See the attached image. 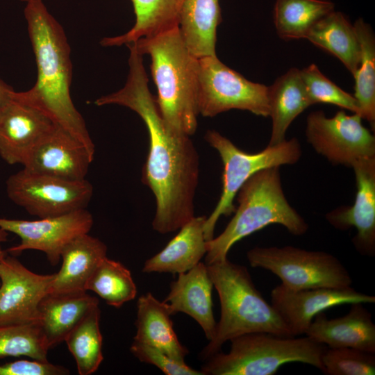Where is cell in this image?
Listing matches in <instances>:
<instances>
[{
  "label": "cell",
  "instance_id": "cell-25",
  "mask_svg": "<svg viewBox=\"0 0 375 375\" xmlns=\"http://www.w3.org/2000/svg\"><path fill=\"white\" fill-rule=\"evenodd\" d=\"M222 22L219 0H185L178 28L189 51L196 58L216 55L217 28Z\"/></svg>",
  "mask_w": 375,
  "mask_h": 375
},
{
  "label": "cell",
  "instance_id": "cell-30",
  "mask_svg": "<svg viewBox=\"0 0 375 375\" xmlns=\"http://www.w3.org/2000/svg\"><path fill=\"white\" fill-rule=\"evenodd\" d=\"M99 305L93 307L72 329L65 339L73 356L79 375L94 373L103 360Z\"/></svg>",
  "mask_w": 375,
  "mask_h": 375
},
{
  "label": "cell",
  "instance_id": "cell-24",
  "mask_svg": "<svg viewBox=\"0 0 375 375\" xmlns=\"http://www.w3.org/2000/svg\"><path fill=\"white\" fill-rule=\"evenodd\" d=\"M268 103L269 116L272 119L268 146H274L285 140V133L291 123L312 106L300 69H290L268 87Z\"/></svg>",
  "mask_w": 375,
  "mask_h": 375
},
{
  "label": "cell",
  "instance_id": "cell-9",
  "mask_svg": "<svg viewBox=\"0 0 375 375\" xmlns=\"http://www.w3.org/2000/svg\"><path fill=\"white\" fill-rule=\"evenodd\" d=\"M198 108L203 117L231 109L269 116L268 87L251 82L215 56L198 58Z\"/></svg>",
  "mask_w": 375,
  "mask_h": 375
},
{
  "label": "cell",
  "instance_id": "cell-26",
  "mask_svg": "<svg viewBox=\"0 0 375 375\" xmlns=\"http://www.w3.org/2000/svg\"><path fill=\"white\" fill-rule=\"evenodd\" d=\"M135 15L133 26L123 35L101 40L103 47H118L178 26L185 0H131Z\"/></svg>",
  "mask_w": 375,
  "mask_h": 375
},
{
  "label": "cell",
  "instance_id": "cell-6",
  "mask_svg": "<svg viewBox=\"0 0 375 375\" xmlns=\"http://www.w3.org/2000/svg\"><path fill=\"white\" fill-rule=\"evenodd\" d=\"M228 353L213 354L201 367L203 375H273L284 364L302 362L322 369L326 346L310 338L267 332L244 334L230 340Z\"/></svg>",
  "mask_w": 375,
  "mask_h": 375
},
{
  "label": "cell",
  "instance_id": "cell-16",
  "mask_svg": "<svg viewBox=\"0 0 375 375\" xmlns=\"http://www.w3.org/2000/svg\"><path fill=\"white\" fill-rule=\"evenodd\" d=\"M351 167L356 185L353 205L332 210L325 217L337 229L356 228L354 247L361 255L372 257L375 255V157L360 160Z\"/></svg>",
  "mask_w": 375,
  "mask_h": 375
},
{
  "label": "cell",
  "instance_id": "cell-19",
  "mask_svg": "<svg viewBox=\"0 0 375 375\" xmlns=\"http://www.w3.org/2000/svg\"><path fill=\"white\" fill-rule=\"evenodd\" d=\"M212 288L207 265L200 262L188 272L178 274L163 301L172 315L183 312L193 318L209 341L214 337L217 324L212 310Z\"/></svg>",
  "mask_w": 375,
  "mask_h": 375
},
{
  "label": "cell",
  "instance_id": "cell-34",
  "mask_svg": "<svg viewBox=\"0 0 375 375\" xmlns=\"http://www.w3.org/2000/svg\"><path fill=\"white\" fill-rule=\"evenodd\" d=\"M326 375H374L375 353L350 347H326L322 355Z\"/></svg>",
  "mask_w": 375,
  "mask_h": 375
},
{
  "label": "cell",
  "instance_id": "cell-13",
  "mask_svg": "<svg viewBox=\"0 0 375 375\" xmlns=\"http://www.w3.org/2000/svg\"><path fill=\"white\" fill-rule=\"evenodd\" d=\"M54 275L34 273L6 256L0 263V325L38 324V306Z\"/></svg>",
  "mask_w": 375,
  "mask_h": 375
},
{
  "label": "cell",
  "instance_id": "cell-27",
  "mask_svg": "<svg viewBox=\"0 0 375 375\" xmlns=\"http://www.w3.org/2000/svg\"><path fill=\"white\" fill-rule=\"evenodd\" d=\"M315 46L339 59L353 75L360 63V46L352 25L340 12L332 11L318 21L306 36Z\"/></svg>",
  "mask_w": 375,
  "mask_h": 375
},
{
  "label": "cell",
  "instance_id": "cell-36",
  "mask_svg": "<svg viewBox=\"0 0 375 375\" xmlns=\"http://www.w3.org/2000/svg\"><path fill=\"white\" fill-rule=\"evenodd\" d=\"M65 367L36 360H19L0 364V375H67Z\"/></svg>",
  "mask_w": 375,
  "mask_h": 375
},
{
  "label": "cell",
  "instance_id": "cell-31",
  "mask_svg": "<svg viewBox=\"0 0 375 375\" xmlns=\"http://www.w3.org/2000/svg\"><path fill=\"white\" fill-rule=\"evenodd\" d=\"M85 290H90L108 305L120 308L135 299L137 288L131 272L121 262L106 257L89 278Z\"/></svg>",
  "mask_w": 375,
  "mask_h": 375
},
{
  "label": "cell",
  "instance_id": "cell-33",
  "mask_svg": "<svg viewBox=\"0 0 375 375\" xmlns=\"http://www.w3.org/2000/svg\"><path fill=\"white\" fill-rule=\"evenodd\" d=\"M300 73L311 105L332 104L359 115L355 97L326 78L317 65L311 64Z\"/></svg>",
  "mask_w": 375,
  "mask_h": 375
},
{
  "label": "cell",
  "instance_id": "cell-32",
  "mask_svg": "<svg viewBox=\"0 0 375 375\" xmlns=\"http://www.w3.org/2000/svg\"><path fill=\"white\" fill-rule=\"evenodd\" d=\"M49 350L38 324L0 325V358L27 356L46 362Z\"/></svg>",
  "mask_w": 375,
  "mask_h": 375
},
{
  "label": "cell",
  "instance_id": "cell-29",
  "mask_svg": "<svg viewBox=\"0 0 375 375\" xmlns=\"http://www.w3.org/2000/svg\"><path fill=\"white\" fill-rule=\"evenodd\" d=\"M360 46V63L355 78L353 97L359 115L374 129L375 126V38L371 27L362 19L353 24Z\"/></svg>",
  "mask_w": 375,
  "mask_h": 375
},
{
  "label": "cell",
  "instance_id": "cell-2",
  "mask_svg": "<svg viewBox=\"0 0 375 375\" xmlns=\"http://www.w3.org/2000/svg\"><path fill=\"white\" fill-rule=\"evenodd\" d=\"M24 17L35 56L37 78L31 88L14 91L12 97L42 112L94 154V144L85 120L71 97V51L62 27L42 0L26 3Z\"/></svg>",
  "mask_w": 375,
  "mask_h": 375
},
{
  "label": "cell",
  "instance_id": "cell-14",
  "mask_svg": "<svg viewBox=\"0 0 375 375\" xmlns=\"http://www.w3.org/2000/svg\"><path fill=\"white\" fill-rule=\"evenodd\" d=\"M271 304L289 328L292 336L305 334L315 316L345 303H374L375 297L346 288H317L291 290L281 284L271 292Z\"/></svg>",
  "mask_w": 375,
  "mask_h": 375
},
{
  "label": "cell",
  "instance_id": "cell-4",
  "mask_svg": "<svg viewBox=\"0 0 375 375\" xmlns=\"http://www.w3.org/2000/svg\"><path fill=\"white\" fill-rule=\"evenodd\" d=\"M220 302V318L214 337L202 350L207 359L238 336L267 332L292 336L279 315L256 288L245 266L224 260L206 265Z\"/></svg>",
  "mask_w": 375,
  "mask_h": 375
},
{
  "label": "cell",
  "instance_id": "cell-3",
  "mask_svg": "<svg viewBox=\"0 0 375 375\" xmlns=\"http://www.w3.org/2000/svg\"><path fill=\"white\" fill-rule=\"evenodd\" d=\"M133 43L140 54L151 58L156 101L166 126L174 133L192 135L199 115L198 58L188 49L178 26Z\"/></svg>",
  "mask_w": 375,
  "mask_h": 375
},
{
  "label": "cell",
  "instance_id": "cell-28",
  "mask_svg": "<svg viewBox=\"0 0 375 375\" xmlns=\"http://www.w3.org/2000/svg\"><path fill=\"white\" fill-rule=\"evenodd\" d=\"M333 10L334 3L327 0H276L277 34L285 40L306 38L314 25Z\"/></svg>",
  "mask_w": 375,
  "mask_h": 375
},
{
  "label": "cell",
  "instance_id": "cell-10",
  "mask_svg": "<svg viewBox=\"0 0 375 375\" xmlns=\"http://www.w3.org/2000/svg\"><path fill=\"white\" fill-rule=\"evenodd\" d=\"M6 190L12 203L38 218L86 208L93 194L86 179L69 181L24 167L7 178Z\"/></svg>",
  "mask_w": 375,
  "mask_h": 375
},
{
  "label": "cell",
  "instance_id": "cell-1",
  "mask_svg": "<svg viewBox=\"0 0 375 375\" xmlns=\"http://www.w3.org/2000/svg\"><path fill=\"white\" fill-rule=\"evenodd\" d=\"M124 87L101 97L97 106L116 104L136 112L146 125L149 148L142 170V182L152 191L156 209L153 230L167 234L180 229L194 217V197L199 183V158L190 136L178 134L165 125L156 98L150 92L143 56L134 44Z\"/></svg>",
  "mask_w": 375,
  "mask_h": 375
},
{
  "label": "cell",
  "instance_id": "cell-23",
  "mask_svg": "<svg viewBox=\"0 0 375 375\" xmlns=\"http://www.w3.org/2000/svg\"><path fill=\"white\" fill-rule=\"evenodd\" d=\"M172 315L167 303L158 301L151 293L140 296L137 302L133 341L156 347L174 360L185 362L188 349L174 331Z\"/></svg>",
  "mask_w": 375,
  "mask_h": 375
},
{
  "label": "cell",
  "instance_id": "cell-39",
  "mask_svg": "<svg viewBox=\"0 0 375 375\" xmlns=\"http://www.w3.org/2000/svg\"><path fill=\"white\" fill-rule=\"evenodd\" d=\"M6 250H3L1 246V243H0V263L2 261V260L7 256L6 255Z\"/></svg>",
  "mask_w": 375,
  "mask_h": 375
},
{
  "label": "cell",
  "instance_id": "cell-17",
  "mask_svg": "<svg viewBox=\"0 0 375 375\" xmlns=\"http://www.w3.org/2000/svg\"><path fill=\"white\" fill-rule=\"evenodd\" d=\"M53 125L42 112L12 96L0 117V157L9 165H23Z\"/></svg>",
  "mask_w": 375,
  "mask_h": 375
},
{
  "label": "cell",
  "instance_id": "cell-37",
  "mask_svg": "<svg viewBox=\"0 0 375 375\" xmlns=\"http://www.w3.org/2000/svg\"><path fill=\"white\" fill-rule=\"evenodd\" d=\"M14 89L0 78V117L12 100Z\"/></svg>",
  "mask_w": 375,
  "mask_h": 375
},
{
  "label": "cell",
  "instance_id": "cell-7",
  "mask_svg": "<svg viewBox=\"0 0 375 375\" xmlns=\"http://www.w3.org/2000/svg\"><path fill=\"white\" fill-rule=\"evenodd\" d=\"M204 138L218 152L224 165L222 194L204 224V235L208 241L214 238L215 228L219 217L228 216L235 212L233 200L242 185L253 174L269 167L293 165L299 160L302 151L301 144L295 138L274 146H267L255 153L241 150L215 130L208 131Z\"/></svg>",
  "mask_w": 375,
  "mask_h": 375
},
{
  "label": "cell",
  "instance_id": "cell-18",
  "mask_svg": "<svg viewBox=\"0 0 375 375\" xmlns=\"http://www.w3.org/2000/svg\"><path fill=\"white\" fill-rule=\"evenodd\" d=\"M362 304L351 303L347 314L334 319L319 312L306 336L328 347H350L375 353V324L371 312Z\"/></svg>",
  "mask_w": 375,
  "mask_h": 375
},
{
  "label": "cell",
  "instance_id": "cell-40",
  "mask_svg": "<svg viewBox=\"0 0 375 375\" xmlns=\"http://www.w3.org/2000/svg\"><path fill=\"white\" fill-rule=\"evenodd\" d=\"M20 1L28 3V2H30V1H36V0H20Z\"/></svg>",
  "mask_w": 375,
  "mask_h": 375
},
{
  "label": "cell",
  "instance_id": "cell-15",
  "mask_svg": "<svg viewBox=\"0 0 375 375\" xmlns=\"http://www.w3.org/2000/svg\"><path fill=\"white\" fill-rule=\"evenodd\" d=\"M94 154L76 138L53 124L22 165L31 172L69 181L85 180Z\"/></svg>",
  "mask_w": 375,
  "mask_h": 375
},
{
  "label": "cell",
  "instance_id": "cell-21",
  "mask_svg": "<svg viewBox=\"0 0 375 375\" xmlns=\"http://www.w3.org/2000/svg\"><path fill=\"white\" fill-rule=\"evenodd\" d=\"M97 305L98 299L86 291L48 293L38 306V325L48 349L65 341L72 329Z\"/></svg>",
  "mask_w": 375,
  "mask_h": 375
},
{
  "label": "cell",
  "instance_id": "cell-35",
  "mask_svg": "<svg viewBox=\"0 0 375 375\" xmlns=\"http://www.w3.org/2000/svg\"><path fill=\"white\" fill-rule=\"evenodd\" d=\"M130 351L140 361L153 365L167 375H203L185 362L174 360L161 350L148 344L133 341Z\"/></svg>",
  "mask_w": 375,
  "mask_h": 375
},
{
  "label": "cell",
  "instance_id": "cell-12",
  "mask_svg": "<svg viewBox=\"0 0 375 375\" xmlns=\"http://www.w3.org/2000/svg\"><path fill=\"white\" fill-rule=\"evenodd\" d=\"M92 214L83 208L58 216L35 220L0 217V228L17 235L19 244L6 251L16 256L26 250H38L45 253L53 266L60 260L64 247L76 236L88 233L93 225Z\"/></svg>",
  "mask_w": 375,
  "mask_h": 375
},
{
  "label": "cell",
  "instance_id": "cell-20",
  "mask_svg": "<svg viewBox=\"0 0 375 375\" xmlns=\"http://www.w3.org/2000/svg\"><path fill=\"white\" fill-rule=\"evenodd\" d=\"M106 253V245L88 233L72 239L62 250L61 267L55 273L49 293L85 292L89 278Z\"/></svg>",
  "mask_w": 375,
  "mask_h": 375
},
{
  "label": "cell",
  "instance_id": "cell-5",
  "mask_svg": "<svg viewBox=\"0 0 375 375\" xmlns=\"http://www.w3.org/2000/svg\"><path fill=\"white\" fill-rule=\"evenodd\" d=\"M235 215L217 237L207 241L206 265L226 260L231 248L245 237L278 224L291 234H305L308 225L288 201L281 184L279 167L253 174L240 188Z\"/></svg>",
  "mask_w": 375,
  "mask_h": 375
},
{
  "label": "cell",
  "instance_id": "cell-8",
  "mask_svg": "<svg viewBox=\"0 0 375 375\" xmlns=\"http://www.w3.org/2000/svg\"><path fill=\"white\" fill-rule=\"evenodd\" d=\"M247 258L252 267L262 268L277 276L281 285L297 291L317 288H346L352 278L333 254L292 246L256 247Z\"/></svg>",
  "mask_w": 375,
  "mask_h": 375
},
{
  "label": "cell",
  "instance_id": "cell-22",
  "mask_svg": "<svg viewBox=\"0 0 375 375\" xmlns=\"http://www.w3.org/2000/svg\"><path fill=\"white\" fill-rule=\"evenodd\" d=\"M206 217L194 216L185 224L162 250L145 261L142 272L178 274L199 263L207 251L203 229Z\"/></svg>",
  "mask_w": 375,
  "mask_h": 375
},
{
  "label": "cell",
  "instance_id": "cell-38",
  "mask_svg": "<svg viewBox=\"0 0 375 375\" xmlns=\"http://www.w3.org/2000/svg\"><path fill=\"white\" fill-rule=\"evenodd\" d=\"M8 233L1 228H0V243L6 242L8 240Z\"/></svg>",
  "mask_w": 375,
  "mask_h": 375
},
{
  "label": "cell",
  "instance_id": "cell-11",
  "mask_svg": "<svg viewBox=\"0 0 375 375\" xmlns=\"http://www.w3.org/2000/svg\"><path fill=\"white\" fill-rule=\"evenodd\" d=\"M357 113L340 110L327 117L322 110L306 119V136L314 150L333 165L351 167L356 162L375 157V138Z\"/></svg>",
  "mask_w": 375,
  "mask_h": 375
}]
</instances>
